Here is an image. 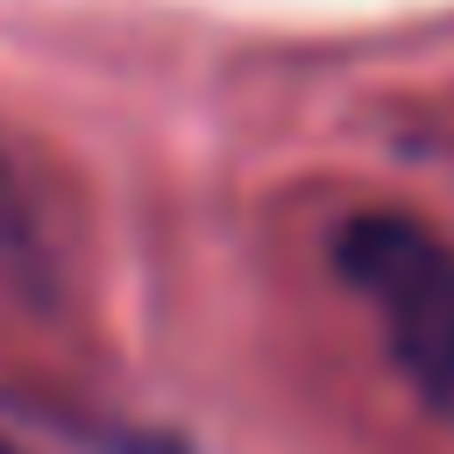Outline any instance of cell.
Instances as JSON below:
<instances>
[{"instance_id":"2","label":"cell","mask_w":454,"mask_h":454,"mask_svg":"<svg viewBox=\"0 0 454 454\" xmlns=\"http://www.w3.org/2000/svg\"><path fill=\"white\" fill-rule=\"evenodd\" d=\"M0 454H7V447H0Z\"/></svg>"},{"instance_id":"1","label":"cell","mask_w":454,"mask_h":454,"mask_svg":"<svg viewBox=\"0 0 454 454\" xmlns=\"http://www.w3.org/2000/svg\"><path fill=\"white\" fill-rule=\"evenodd\" d=\"M333 270L383 319L404 383L454 419V255L404 213H355L333 234Z\"/></svg>"}]
</instances>
